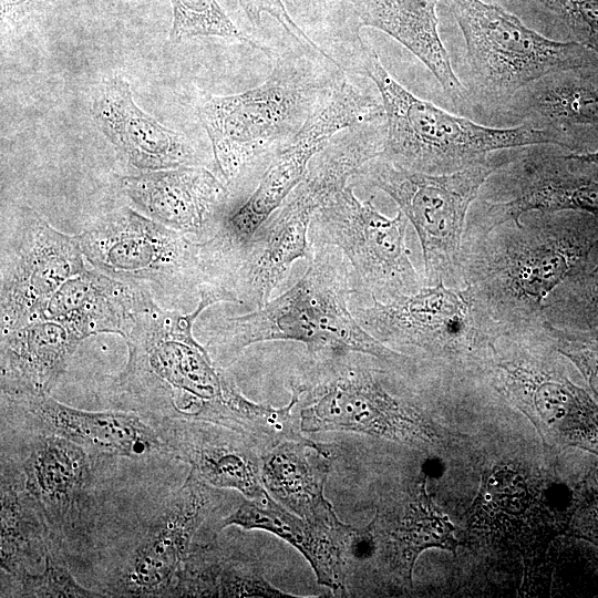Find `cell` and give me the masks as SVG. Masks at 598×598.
<instances>
[{"label":"cell","instance_id":"obj_30","mask_svg":"<svg viewBox=\"0 0 598 598\" xmlns=\"http://www.w3.org/2000/svg\"><path fill=\"white\" fill-rule=\"evenodd\" d=\"M544 316L548 323L561 329L598 327V241L579 271L548 298Z\"/></svg>","mask_w":598,"mask_h":598},{"label":"cell","instance_id":"obj_12","mask_svg":"<svg viewBox=\"0 0 598 598\" xmlns=\"http://www.w3.org/2000/svg\"><path fill=\"white\" fill-rule=\"evenodd\" d=\"M557 352L544 322L498 336L486 353L503 393L549 423L560 441L598 454V406L557 368Z\"/></svg>","mask_w":598,"mask_h":598},{"label":"cell","instance_id":"obj_21","mask_svg":"<svg viewBox=\"0 0 598 598\" xmlns=\"http://www.w3.org/2000/svg\"><path fill=\"white\" fill-rule=\"evenodd\" d=\"M230 525L267 530L288 542L309 561L319 584L338 596H347L344 546L349 525L341 522L331 527L311 523L288 511L268 493L258 499H245L219 522L218 529Z\"/></svg>","mask_w":598,"mask_h":598},{"label":"cell","instance_id":"obj_24","mask_svg":"<svg viewBox=\"0 0 598 598\" xmlns=\"http://www.w3.org/2000/svg\"><path fill=\"white\" fill-rule=\"evenodd\" d=\"M330 467L326 447L301 436L262 455V484L288 511L311 523L334 527L341 522L323 494Z\"/></svg>","mask_w":598,"mask_h":598},{"label":"cell","instance_id":"obj_6","mask_svg":"<svg viewBox=\"0 0 598 598\" xmlns=\"http://www.w3.org/2000/svg\"><path fill=\"white\" fill-rule=\"evenodd\" d=\"M464 38L476 97L502 106L529 84L555 72L598 66L579 42L548 39L503 8L482 0H447Z\"/></svg>","mask_w":598,"mask_h":598},{"label":"cell","instance_id":"obj_1","mask_svg":"<svg viewBox=\"0 0 598 598\" xmlns=\"http://www.w3.org/2000/svg\"><path fill=\"white\" fill-rule=\"evenodd\" d=\"M221 302L202 288L197 307L181 313L152 300L130 336L127 360L116 390L141 411L182 423H210L259 437L266 408L246 399L234 379L194 338L192 328L209 306Z\"/></svg>","mask_w":598,"mask_h":598},{"label":"cell","instance_id":"obj_35","mask_svg":"<svg viewBox=\"0 0 598 598\" xmlns=\"http://www.w3.org/2000/svg\"><path fill=\"white\" fill-rule=\"evenodd\" d=\"M570 28L578 42L598 58V0H536Z\"/></svg>","mask_w":598,"mask_h":598},{"label":"cell","instance_id":"obj_33","mask_svg":"<svg viewBox=\"0 0 598 598\" xmlns=\"http://www.w3.org/2000/svg\"><path fill=\"white\" fill-rule=\"evenodd\" d=\"M21 584L23 597H101L76 582L68 568L49 553L43 569L37 574L23 573Z\"/></svg>","mask_w":598,"mask_h":598},{"label":"cell","instance_id":"obj_34","mask_svg":"<svg viewBox=\"0 0 598 598\" xmlns=\"http://www.w3.org/2000/svg\"><path fill=\"white\" fill-rule=\"evenodd\" d=\"M217 597H292L268 582L251 564L224 558Z\"/></svg>","mask_w":598,"mask_h":598},{"label":"cell","instance_id":"obj_16","mask_svg":"<svg viewBox=\"0 0 598 598\" xmlns=\"http://www.w3.org/2000/svg\"><path fill=\"white\" fill-rule=\"evenodd\" d=\"M215 493L193 471L147 528L126 565L122 584L132 596H168L192 542L215 507Z\"/></svg>","mask_w":598,"mask_h":598},{"label":"cell","instance_id":"obj_3","mask_svg":"<svg viewBox=\"0 0 598 598\" xmlns=\"http://www.w3.org/2000/svg\"><path fill=\"white\" fill-rule=\"evenodd\" d=\"M348 264L337 247L313 248L299 281L264 307L227 318L206 349L227 361L254 343L290 340L305 343L310 354L357 352L392 364L404 362L402 353L371 336L352 315L349 301L359 290Z\"/></svg>","mask_w":598,"mask_h":598},{"label":"cell","instance_id":"obj_22","mask_svg":"<svg viewBox=\"0 0 598 598\" xmlns=\"http://www.w3.org/2000/svg\"><path fill=\"white\" fill-rule=\"evenodd\" d=\"M6 400L22 406L50 434L65 437L84 448L141 457L164 446L156 432L134 413L80 410L49 395Z\"/></svg>","mask_w":598,"mask_h":598},{"label":"cell","instance_id":"obj_29","mask_svg":"<svg viewBox=\"0 0 598 598\" xmlns=\"http://www.w3.org/2000/svg\"><path fill=\"white\" fill-rule=\"evenodd\" d=\"M392 547V563L411 582L414 563L426 548L440 547L454 551L457 542L447 518L432 503L425 481L419 484L415 498L408 504L403 517L386 530Z\"/></svg>","mask_w":598,"mask_h":598},{"label":"cell","instance_id":"obj_13","mask_svg":"<svg viewBox=\"0 0 598 598\" xmlns=\"http://www.w3.org/2000/svg\"><path fill=\"white\" fill-rule=\"evenodd\" d=\"M375 339L419 349L435 358L477 360L502 334L465 287L440 281L389 302L351 308Z\"/></svg>","mask_w":598,"mask_h":598},{"label":"cell","instance_id":"obj_25","mask_svg":"<svg viewBox=\"0 0 598 598\" xmlns=\"http://www.w3.org/2000/svg\"><path fill=\"white\" fill-rule=\"evenodd\" d=\"M358 28H375L410 50L435 76L457 106L467 103L437 30V0H352Z\"/></svg>","mask_w":598,"mask_h":598},{"label":"cell","instance_id":"obj_2","mask_svg":"<svg viewBox=\"0 0 598 598\" xmlns=\"http://www.w3.org/2000/svg\"><path fill=\"white\" fill-rule=\"evenodd\" d=\"M598 241V217L533 212L486 233L464 234L457 285L502 333L542 326L548 298L582 267Z\"/></svg>","mask_w":598,"mask_h":598},{"label":"cell","instance_id":"obj_11","mask_svg":"<svg viewBox=\"0 0 598 598\" xmlns=\"http://www.w3.org/2000/svg\"><path fill=\"white\" fill-rule=\"evenodd\" d=\"M408 221L401 210L384 216L347 185L316 212L309 240L312 248L337 247L352 268L359 292L389 302L425 286L410 260Z\"/></svg>","mask_w":598,"mask_h":598},{"label":"cell","instance_id":"obj_15","mask_svg":"<svg viewBox=\"0 0 598 598\" xmlns=\"http://www.w3.org/2000/svg\"><path fill=\"white\" fill-rule=\"evenodd\" d=\"M84 261L76 236L22 207L1 248V336L41 320L58 289L86 269Z\"/></svg>","mask_w":598,"mask_h":598},{"label":"cell","instance_id":"obj_4","mask_svg":"<svg viewBox=\"0 0 598 598\" xmlns=\"http://www.w3.org/2000/svg\"><path fill=\"white\" fill-rule=\"evenodd\" d=\"M359 47L361 70L375 84L384 109L386 133L380 158L441 175L464 169L501 150L548 144L570 148L568 141L549 127L528 123L484 126L421 100L388 72L379 54L361 39Z\"/></svg>","mask_w":598,"mask_h":598},{"label":"cell","instance_id":"obj_5","mask_svg":"<svg viewBox=\"0 0 598 598\" xmlns=\"http://www.w3.org/2000/svg\"><path fill=\"white\" fill-rule=\"evenodd\" d=\"M338 80L322 75L303 54L286 52L258 86L234 95L204 94L197 115L221 181L234 184L259 157L289 143Z\"/></svg>","mask_w":598,"mask_h":598},{"label":"cell","instance_id":"obj_17","mask_svg":"<svg viewBox=\"0 0 598 598\" xmlns=\"http://www.w3.org/2000/svg\"><path fill=\"white\" fill-rule=\"evenodd\" d=\"M121 187L143 214L184 235L207 239L226 217L227 185L199 165L126 176Z\"/></svg>","mask_w":598,"mask_h":598},{"label":"cell","instance_id":"obj_23","mask_svg":"<svg viewBox=\"0 0 598 598\" xmlns=\"http://www.w3.org/2000/svg\"><path fill=\"white\" fill-rule=\"evenodd\" d=\"M80 342L66 327L47 319L1 336L2 398L49 395Z\"/></svg>","mask_w":598,"mask_h":598},{"label":"cell","instance_id":"obj_8","mask_svg":"<svg viewBox=\"0 0 598 598\" xmlns=\"http://www.w3.org/2000/svg\"><path fill=\"white\" fill-rule=\"evenodd\" d=\"M384 116L382 102L346 78L278 152L246 202L228 213L217 231L202 240L205 264L239 249L283 203L313 157L339 132Z\"/></svg>","mask_w":598,"mask_h":598},{"label":"cell","instance_id":"obj_10","mask_svg":"<svg viewBox=\"0 0 598 598\" xmlns=\"http://www.w3.org/2000/svg\"><path fill=\"white\" fill-rule=\"evenodd\" d=\"M332 193L322 175L307 172L250 241L205 267L204 285L218 289L226 302L264 307L296 260L312 259L309 227Z\"/></svg>","mask_w":598,"mask_h":598},{"label":"cell","instance_id":"obj_28","mask_svg":"<svg viewBox=\"0 0 598 598\" xmlns=\"http://www.w3.org/2000/svg\"><path fill=\"white\" fill-rule=\"evenodd\" d=\"M584 69L551 73L519 91L511 110L536 127H549L570 140L575 127L598 128V81Z\"/></svg>","mask_w":598,"mask_h":598},{"label":"cell","instance_id":"obj_31","mask_svg":"<svg viewBox=\"0 0 598 598\" xmlns=\"http://www.w3.org/2000/svg\"><path fill=\"white\" fill-rule=\"evenodd\" d=\"M173 24L169 40L179 43L194 37H221L261 49L227 16L217 0H169ZM267 53L266 50L261 49Z\"/></svg>","mask_w":598,"mask_h":598},{"label":"cell","instance_id":"obj_38","mask_svg":"<svg viewBox=\"0 0 598 598\" xmlns=\"http://www.w3.org/2000/svg\"><path fill=\"white\" fill-rule=\"evenodd\" d=\"M524 485L513 473L499 472L488 477L483 486L485 497L499 508L512 509L515 501L524 493Z\"/></svg>","mask_w":598,"mask_h":598},{"label":"cell","instance_id":"obj_36","mask_svg":"<svg viewBox=\"0 0 598 598\" xmlns=\"http://www.w3.org/2000/svg\"><path fill=\"white\" fill-rule=\"evenodd\" d=\"M238 2L252 25H258L260 23L261 14L267 13L275 18L300 47L317 52L324 59L340 65L326 52V50L317 45V43H315L293 21L282 0H238Z\"/></svg>","mask_w":598,"mask_h":598},{"label":"cell","instance_id":"obj_18","mask_svg":"<svg viewBox=\"0 0 598 598\" xmlns=\"http://www.w3.org/2000/svg\"><path fill=\"white\" fill-rule=\"evenodd\" d=\"M92 117L128 164L144 172L198 165L189 141L159 124L134 102L130 83L106 79L91 105Z\"/></svg>","mask_w":598,"mask_h":598},{"label":"cell","instance_id":"obj_40","mask_svg":"<svg viewBox=\"0 0 598 598\" xmlns=\"http://www.w3.org/2000/svg\"><path fill=\"white\" fill-rule=\"evenodd\" d=\"M565 161L579 165L598 166V150L594 152L570 153L561 156Z\"/></svg>","mask_w":598,"mask_h":598},{"label":"cell","instance_id":"obj_37","mask_svg":"<svg viewBox=\"0 0 598 598\" xmlns=\"http://www.w3.org/2000/svg\"><path fill=\"white\" fill-rule=\"evenodd\" d=\"M56 0H0L1 25L20 28L48 11Z\"/></svg>","mask_w":598,"mask_h":598},{"label":"cell","instance_id":"obj_9","mask_svg":"<svg viewBox=\"0 0 598 598\" xmlns=\"http://www.w3.org/2000/svg\"><path fill=\"white\" fill-rule=\"evenodd\" d=\"M94 269L164 297L199 293L204 283L200 241L130 207L109 213L76 235Z\"/></svg>","mask_w":598,"mask_h":598},{"label":"cell","instance_id":"obj_19","mask_svg":"<svg viewBox=\"0 0 598 598\" xmlns=\"http://www.w3.org/2000/svg\"><path fill=\"white\" fill-rule=\"evenodd\" d=\"M152 299L151 292L140 286L94 268L85 269L58 289L42 319L60 322L81 341L99 333H116L126 339Z\"/></svg>","mask_w":598,"mask_h":598},{"label":"cell","instance_id":"obj_32","mask_svg":"<svg viewBox=\"0 0 598 598\" xmlns=\"http://www.w3.org/2000/svg\"><path fill=\"white\" fill-rule=\"evenodd\" d=\"M545 331L558 351L578 368L592 394L598 400V327L589 330H570L545 321Z\"/></svg>","mask_w":598,"mask_h":598},{"label":"cell","instance_id":"obj_26","mask_svg":"<svg viewBox=\"0 0 598 598\" xmlns=\"http://www.w3.org/2000/svg\"><path fill=\"white\" fill-rule=\"evenodd\" d=\"M25 488L56 528L78 525L90 480L85 448L65 437H41L23 463Z\"/></svg>","mask_w":598,"mask_h":598},{"label":"cell","instance_id":"obj_27","mask_svg":"<svg viewBox=\"0 0 598 598\" xmlns=\"http://www.w3.org/2000/svg\"><path fill=\"white\" fill-rule=\"evenodd\" d=\"M197 424L176 440L175 455L209 486L233 488L249 499L264 497L262 448L238 432L220 434L215 424Z\"/></svg>","mask_w":598,"mask_h":598},{"label":"cell","instance_id":"obj_7","mask_svg":"<svg viewBox=\"0 0 598 598\" xmlns=\"http://www.w3.org/2000/svg\"><path fill=\"white\" fill-rule=\"evenodd\" d=\"M503 164L486 158L454 173L433 175L377 157L355 175L389 195L413 225L422 248L424 285L443 281L458 287L457 265L468 208Z\"/></svg>","mask_w":598,"mask_h":598},{"label":"cell","instance_id":"obj_14","mask_svg":"<svg viewBox=\"0 0 598 598\" xmlns=\"http://www.w3.org/2000/svg\"><path fill=\"white\" fill-rule=\"evenodd\" d=\"M353 352L312 353L311 386L300 411L305 433L348 431L395 440H427L430 433L414 409L391 394L372 369L357 362Z\"/></svg>","mask_w":598,"mask_h":598},{"label":"cell","instance_id":"obj_39","mask_svg":"<svg viewBox=\"0 0 598 598\" xmlns=\"http://www.w3.org/2000/svg\"><path fill=\"white\" fill-rule=\"evenodd\" d=\"M580 530L588 538L598 544V497L588 503L582 512Z\"/></svg>","mask_w":598,"mask_h":598},{"label":"cell","instance_id":"obj_20","mask_svg":"<svg viewBox=\"0 0 598 598\" xmlns=\"http://www.w3.org/2000/svg\"><path fill=\"white\" fill-rule=\"evenodd\" d=\"M580 212L598 217V182L578 175L558 157L528 161L506 202L484 203V207L467 221L466 234L486 233L533 212Z\"/></svg>","mask_w":598,"mask_h":598}]
</instances>
